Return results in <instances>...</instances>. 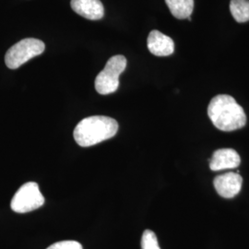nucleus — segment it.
<instances>
[{
	"label": "nucleus",
	"mask_w": 249,
	"mask_h": 249,
	"mask_svg": "<svg viewBox=\"0 0 249 249\" xmlns=\"http://www.w3.org/2000/svg\"><path fill=\"white\" fill-rule=\"evenodd\" d=\"M126 67V58L124 55L111 57L95 79V89L102 95H107L116 91L119 87V76Z\"/></svg>",
	"instance_id": "7ed1b4c3"
},
{
	"label": "nucleus",
	"mask_w": 249,
	"mask_h": 249,
	"mask_svg": "<svg viewBox=\"0 0 249 249\" xmlns=\"http://www.w3.org/2000/svg\"><path fill=\"white\" fill-rule=\"evenodd\" d=\"M44 42L36 38H26L11 46L5 55V63L10 70H16L30 59L44 53Z\"/></svg>",
	"instance_id": "20e7f679"
},
{
	"label": "nucleus",
	"mask_w": 249,
	"mask_h": 249,
	"mask_svg": "<svg viewBox=\"0 0 249 249\" xmlns=\"http://www.w3.org/2000/svg\"><path fill=\"white\" fill-rule=\"evenodd\" d=\"M118 123L104 116H93L82 119L74 129V139L81 147H90L116 136Z\"/></svg>",
	"instance_id": "f03ea898"
},
{
	"label": "nucleus",
	"mask_w": 249,
	"mask_h": 249,
	"mask_svg": "<svg viewBox=\"0 0 249 249\" xmlns=\"http://www.w3.org/2000/svg\"><path fill=\"white\" fill-rule=\"evenodd\" d=\"M147 45L149 51L156 56H168L175 51V43L173 39L157 30L150 33Z\"/></svg>",
	"instance_id": "0eeeda50"
},
{
	"label": "nucleus",
	"mask_w": 249,
	"mask_h": 249,
	"mask_svg": "<svg viewBox=\"0 0 249 249\" xmlns=\"http://www.w3.org/2000/svg\"><path fill=\"white\" fill-rule=\"evenodd\" d=\"M208 115L214 125L223 131H233L247 124L244 109L234 98L227 94H220L211 101Z\"/></svg>",
	"instance_id": "f257e3e1"
},
{
	"label": "nucleus",
	"mask_w": 249,
	"mask_h": 249,
	"mask_svg": "<svg viewBox=\"0 0 249 249\" xmlns=\"http://www.w3.org/2000/svg\"><path fill=\"white\" fill-rule=\"evenodd\" d=\"M174 17L184 19L191 16L194 9V0H165Z\"/></svg>",
	"instance_id": "9d476101"
},
{
	"label": "nucleus",
	"mask_w": 249,
	"mask_h": 249,
	"mask_svg": "<svg viewBox=\"0 0 249 249\" xmlns=\"http://www.w3.org/2000/svg\"><path fill=\"white\" fill-rule=\"evenodd\" d=\"M214 187L217 193L224 198L234 197L240 192L243 178L238 173H226L214 178Z\"/></svg>",
	"instance_id": "423d86ee"
},
{
	"label": "nucleus",
	"mask_w": 249,
	"mask_h": 249,
	"mask_svg": "<svg viewBox=\"0 0 249 249\" xmlns=\"http://www.w3.org/2000/svg\"><path fill=\"white\" fill-rule=\"evenodd\" d=\"M46 249H83L82 246L77 241H61L50 246Z\"/></svg>",
	"instance_id": "ddd939ff"
},
{
	"label": "nucleus",
	"mask_w": 249,
	"mask_h": 249,
	"mask_svg": "<svg viewBox=\"0 0 249 249\" xmlns=\"http://www.w3.org/2000/svg\"><path fill=\"white\" fill-rule=\"evenodd\" d=\"M240 162V156L237 151L232 149H220L214 151L210 168L213 171L233 169L238 167Z\"/></svg>",
	"instance_id": "6e6552de"
},
{
	"label": "nucleus",
	"mask_w": 249,
	"mask_h": 249,
	"mask_svg": "<svg viewBox=\"0 0 249 249\" xmlns=\"http://www.w3.org/2000/svg\"><path fill=\"white\" fill-rule=\"evenodd\" d=\"M142 249H160L156 234L151 230H145L143 232Z\"/></svg>",
	"instance_id": "f8f14e48"
},
{
	"label": "nucleus",
	"mask_w": 249,
	"mask_h": 249,
	"mask_svg": "<svg viewBox=\"0 0 249 249\" xmlns=\"http://www.w3.org/2000/svg\"><path fill=\"white\" fill-rule=\"evenodd\" d=\"M71 4L76 13L89 20H98L105 15L104 5L100 0H71Z\"/></svg>",
	"instance_id": "1a4fd4ad"
},
{
	"label": "nucleus",
	"mask_w": 249,
	"mask_h": 249,
	"mask_svg": "<svg viewBox=\"0 0 249 249\" xmlns=\"http://www.w3.org/2000/svg\"><path fill=\"white\" fill-rule=\"evenodd\" d=\"M230 10L237 22L249 21V0H231Z\"/></svg>",
	"instance_id": "9b49d317"
},
{
	"label": "nucleus",
	"mask_w": 249,
	"mask_h": 249,
	"mask_svg": "<svg viewBox=\"0 0 249 249\" xmlns=\"http://www.w3.org/2000/svg\"><path fill=\"white\" fill-rule=\"evenodd\" d=\"M45 204L39 186L36 182H29L21 186L13 196L10 207L17 213H27Z\"/></svg>",
	"instance_id": "39448f33"
}]
</instances>
